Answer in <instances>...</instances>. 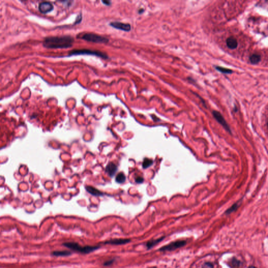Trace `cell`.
Wrapping results in <instances>:
<instances>
[{
  "label": "cell",
  "mask_w": 268,
  "mask_h": 268,
  "mask_svg": "<svg viewBox=\"0 0 268 268\" xmlns=\"http://www.w3.org/2000/svg\"><path fill=\"white\" fill-rule=\"evenodd\" d=\"M102 2L104 4H105L106 5H107V6H109V5H110L111 4V2L110 1H107V0L102 1Z\"/></svg>",
  "instance_id": "obj_24"
},
{
  "label": "cell",
  "mask_w": 268,
  "mask_h": 268,
  "mask_svg": "<svg viewBox=\"0 0 268 268\" xmlns=\"http://www.w3.org/2000/svg\"><path fill=\"white\" fill-rule=\"evenodd\" d=\"M213 115L214 116L216 120V121L223 126L225 129H226L228 132H230V130L229 128L228 125L226 121H225V118H224L222 114L220 113L219 111H213Z\"/></svg>",
  "instance_id": "obj_8"
},
{
  "label": "cell",
  "mask_w": 268,
  "mask_h": 268,
  "mask_svg": "<svg viewBox=\"0 0 268 268\" xmlns=\"http://www.w3.org/2000/svg\"><path fill=\"white\" fill-rule=\"evenodd\" d=\"M255 268V267H253V266H251V267H249V268Z\"/></svg>",
  "instance_id": "obj_26"
},
{
  "label": "cell",
  "mask_w": 268,
  "mask_h": 268,
  "mask_svg": "<svg viewBox=\"0 0 268 268\" xmlns=\"http://www.w3.org/2000/svg\"><path fill=\"white\" fill-rule=\"evenodd\" d=\"M81 20L82 14H81V13H80V14H79V15L77 16V18H76V19H75V24H77L80 23L81 22Z\"/></svg>",
  "instance_id": "obj_20"
},
{
  "label": "cell",
  "mask_w": 268,
  "mask_h": 268,
  "mask_svg": "<svg viewBox=\"0 0 268 268\" xmlns=\"http://www.w3.org/2000/svg\"><path fill=\"white\" fill-rule=\"evenodd\" d=\"M164 238H165V237H163L158 238L157 239L151 240L150 241H148L147 243L146 244V246L147 247L148 249H149L151 248L154 247V246H156L157 244H159L160 242L162 241Z\"/></svg>",
  "instance_id": "obj_12"
},
{
  "label": "cell",
  "mask_w": 268,
  "mask_h": 268,
  "mask_svg": "<svg viewBox=\"0 0 268 268\" xmlns=\"http://www.w3.org/2000/svg\"><path fill=\"white\" fill-rule=\"evenodd\" d=\"M216 69L220 73H223L230 74V73H232V70L225 68H223V67H221V66H216Z\"/></svg>",
  "instance_id": "obj_18"
},
{
  "label": "cell",
  "mask_w": 268,
  "mask_h": 268,
  "mask_svg": "<svg viewBox=\"0 0 268 268\" xmlns=\"http://www.w3.org/2000/svg\"><path fill=\"white\" fill-rule=\"evenodd\" d=\"M72 253L68 251H53L52 255L53 256L57 257H63V256H69L71 255Z\"/></svg>",
  "instance_id": "obj_14"
},
{
  "label": "cell",
  "mask_w": 268,
  "mask_h": 268,
  "mask_svg": "<svg viewBox=\"0 0 268 268\" xmlns=\"http://www.w3.org/2000/svg\"><path fill=\"white\" fill-rule=\"evenodd\" d=\"M144 181V179L140 177H138L136 179V182L138 183H142V182Z\"/></svg>",
  "instance_id": "obj_23"
},
{
  "label": "cell",
  "mask_w": 268,
  "mask_h": 268,
  "mask_svg": "<svg viewBox=\"0 0 268 268\" xmlns=\"http://www.w3.org/2000/svg\"><path fill=\"white\" fill-rule=\"evenodd\" d=\"M153 163V161L151 159L146 158L142 163V167L144 169H147L149 167L151 166Z\"/></svg>",
  "instance_id": "obj_17"
},
{
  "label": "cell",
  "mask_w": 268,
  "mask_h": 268,
  "mask_svg": "<svg viewBox=\"0 0 268 268\" xmlns=\"http://www.w3.org/2000/svg\"><path fill=\"white\" fill-rule=\"evenodd\" d=\"M226 44L229 48L234 49L237 48L238 46V42L235 38L233 37H230L228 38L226 40Z\"/></svg>",
  "instance_id": "obj_11"
},
{
  "label": "cell",
  "mask_w": 268,
  "mask_h": 268,
  "mask_svg": "<svg viewBox=\"0 0 268 268\" xmlns=\"http://www.w3.org/2000/svg\"><path fill=\"white\" fill-rule=\"evenodd\" d=\"M86 190L89 193H90L93 195L100 196L102 195L103 194V193L101 192H100L97 189L94 188L93 187H90V186L87 187H86Z\"/></svg>",
  "instance_id": "obj_13"
},
{
  "label": "cell",
  "mask_w": 268,
  "mask_h": 268,
  "mask_svg": "<svg viewBox=\"0 0 268 268\" xmlns=\"http://www.w3.org/2000/svg\"><path fill=\"white\" fill-rule=\"evenodd\" d=\"M109 25L114 28L125 32H129L131 30L130 25L127 23H124L120 21H112L109 23Z\"/></svg>",
  "instance_id": "obj_7"
},
{
  "label": "cell",
  "mask_w": 268,
  "mask_h": 268,
  "mask_svg": "<svg viewBox=\"0 0 268 268\" xmlns=\"http://www.w3.org/2000/svg\"><path fill=\"white\" fill-rule=\"evenodd\" d=\"M203 268H213V265L211 263H210V262H206L204 264V265H203Z\"/></svg>",
  "instance_id": "obj_21"
},
{
  "label": "cell",
  "mask_w": 268,
  "mask_h": 268,
  "mask_svg": "<svg viewBox=\"0 0 268 268\" xmlns=\"http://www.w3.org/2000/svg\"><path fill=\"white\" fill-rule=\"evenodd\" d=\"M130 240L129 239H114L109 240L106 241L104 242V244H109L112 245H121L129 243Z\"/></svg>",
  "instance_id": "obj_9"
},
{
  "label": "cell",
  "mask_w": 268,
  "mask_h": 268,
  "mask_svg": "<svg viewBox=\"0 0 268 268\" xmlns=\"http://www.w3.org/2000/svg\"><path fill=\"white\" fill-rule=\"evenodd\" d=\"M250 62L253 64H257L259 63L261 60V57L259 54H253L250 56L249 58Z\"/></svg>",
  "instance_id": "obj_15"
},
{
  "label": "cell",
  "mask_w": 268,
  "mask_h": 268,
  "mask_svg": "<svg viewBox=\"0 0 268 268\" xmlns=\"http://www.w3.org/2000/svg\"><path fill=\"white\" fill-rule=\"evenodd\" d=\"M54 9V6L52 4L48 1H44L39 3L38 9L39 12L42 14H46L51 12Z\"/></svg>",
  "instance_id": "obj_6"
},
{
  "label": "cell",
  "mask_w": 268,
  "mask_h": 268,
  "mask_svg": "<svg viewBox=\"0 0 268 268\" xmlns=\"http://www.w3.org/2000/svg\"><path fill=\"white\" fill-rule=\"evenodd\" d=\"M81 39L87 42H96V43H107L109 42V39L94 33H85L80 36Z\"/></svg>",
  "instance_id": "obj_4"
},
{
  "label": "cell",
  "mask_w": 268,
  "mask_h": 268,
  "mask_svg": "<svg viewBox=\"0 0 268 268\" xmlns=\"http://www.w3.org/2000/svg\"><path fill=\"white\" fill-rule=\"evenodd\" d=\"M126 180V177L123 173H118L116 177V181L118 183H124Z\"/></svg>",
  "instance_id": "obj_16"
},
{
  "label": "cell",
  "mask_w": 268,
  "mask_h": 268,
  "mask_svg": "<svg viewBox=\"0 0 268 268\" xmlns=\"http://www.w3.org/2000/svg\"><path fill=\"white\" fill-rule=\"evenodd\" d=\"M117 170H118V167L114 163H109L106 167V172L111 177H113L114 175Z\"/></svg>",
  "instance_id": "obj_10"
},
{
  "label": "cell",
  "mask_w": 268,
  "mask_h": 268,
  "mask_svg": "<svg viewBox=\"0 0 268 268\" xmlns=\"http://www.w3.org/2000/svg\"><path fill=\"white\" fill-rule=\"evenodd\" d=\"M114 261V259H111V260H108V261H106V262L104 263V265L105 266H109V265H111L113 264V263Z\"/></svg>",
  "instance_id": "obj_22"
},
{
  "label": "cell",
  "mask_w": 268,
  "mask_h": 268,
  "mask_svg": "<svg viewBox=\"0 0 268 268\" xmlns=\"http://www.w3.org/2000/svg\"><path fill=\"white\" fill-rule=\"evenodd\" d=\"M187 244V242L185 240H179L177 241L172 242L171 243L163 246L161 248H160V251H171L173 250H175L181 247H183Z\"/></svg>",
  "instance_id": "obj_5"
},
{
  "label": "cell",
  "mask_w": 268,
  "mask_h": 268,
  "mask_svg": "<svg viewBox=\"0 0 268 268\" xmlns=\"http://www.w3.org/2000/svg\"><path fill=\"white\" fill-rule=\"evenodd\" d=\"M82 54H88L93 55L97 57L102 58L103 59H107L109 57L104 52L98 50H92L89 49H80V50H73L70 51L68 54V56L73 55H82Z\"/></svg>",
  "instance_id": "obj_3"
},
{
  "label": "cell",
  "mask_w": 268,
  "mask_h": 268,
  "mask_svg": "<svg viewBox=\"0 0 268 268\" xmlns=\"http://www.w3.org/2000/svg\"><path fill=\"white\" fill-rule=\"evenodd\" d=\"M63 245L71 250L84 254L90 253L100 248L99 246H85L83 247L76 242H64Z\"/></svg>",
  "instance_id": "obj_2"
},
{
  "label": "cell",
  "mask_w": 268,
  "mask_h": 268,
  "mask_svg": "<svg viewBox=\"0 0 268 268\" xmlns=\"http://www.w3.org/2000/svg\"><path fill=\"white\" fill-rule=\"evenodd\" d=\"M237 207H238V206H237V204H235L233 205L232 207H231L229 209H228V210L227 211V212H226V213H228V214L230 213L232 211H235V210L237 208Z\"/></svg>",
  "instance_id": "obj_19"
},
{
  "label": "cell",
  "mask_w": 268,
  "mask_h": 268,
  "mask_svg": "<svg viewBox=\"0 0 268 268\" xmlns=\"http://www.w3.org/2000/svg\"><path fill=\"white\" fill-rule=\"evenodd\" d=\"M144 9H140L138 11L139 14H140V13H142L144 12Z\"/></svg>",
  "instance_id": "obj_25"
},
{
  "label": "cell",
  "mask_w": 268,
  "mask_h": 268,
  "mask_svg": "<svg viewBox=\"0 0 268 268\" xmlns=\"http://www.w3.org/2000/svg\"><path fill=\"white\" fill-rule=\"evenodd\" d=\"M74 38L69 35L47 37L44 39L43 46L47 48L64 49L72 47Z\"/></svg>",
  "instance_id": "obj_1"
},
{
  "label": "cell",
  "mask_w": 268,
  "mask_h": 268,
  "mask_svg": "<svg viewBox=\"0 0 268 268\" xmlns=\"http://www.w3.org/2000/svg\"></svg>",
  "instance_id": "obj_27"
}]
</instances>
